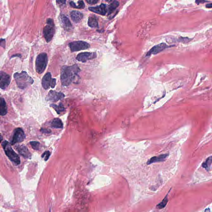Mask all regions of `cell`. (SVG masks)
Returning a JSON list of instances; mask_svg holds the SVG:
<instances>
[{
  "label": "cell",
  "mask_w": 212,
  "mask_h": 212,
  "mask_svg": "<svg viewBox=\"0 0 212 212\" xmlns=\"http://www.w3.org/2000/svg\"><path fill=\"white\" fill-rule=\"evenodd\" d=\"M56 85V79L55 78H52V83H51L50 87L52 88H54Z\"/></svg>",
  "instance_id": "obj_29"
},
{
  "label": "cell",
  "mask_w": 212,
  "mask_h": 212,
  "mask_svg": "<svg viewBox=\"0 0 212 212\" xmlns=\"http://www.w3.org/2000/svg\"><path fill=\"white\" fill-rule=\"evenodd\" d=\"M30 144H31V146L34 149L36 150H39L40 149V143L39 142L31 141L30 142Z\"/></svg>",
  "instance_id": "obj_25"
},
{
  "label": "cell",
  "mask_w": 212,
  "mask_h": 212,
  "mask_svg": "<svg viewBox=\"0 0 212 212\" xmlns=\"http://www.w3.org/2000/svg\"><path fill=\"white\" fill-rule=\"evenodd\" d=\"M3 140V137L2 136H1V135H0V143L2 141V140Z\"/></svg>",
  "instance_id": "obj_35"
},
{
  "label": "cell",
  "mask_w": 212,
  "mask_h": 212,
  "mask_svg": "<svg viewBox=\"0 0 212 212\" xmlns=\"http://www.w3.org/2000/svg\"><path fill=\"white\" fill-rule=\"evenodd\" d=\"M88 25L91 28H97L98 27V23L97 18L95 16L89 17Z\"/></svg>",
  "instance_id": "obj_21"
},
{
  "label": "cell",
  "mask_w": 212,
  "mask_h": 212,
  "mask_svg": "<svg viewBox=\"0 0 212 212\" xmlns=\"http://www.w3.org/2000/svg\"><path fill=\"white\" fill-rule=\"evenodd\" d=\"M17 150L19 153L26 158H30L31 155L28 148L24 145H19L17 147Z\"/></svg>",
  "instance_id": "obj_15"
},
{
  "label": "cell",
  "mask_w": 212,
  "mask_h": 212,
  "mask_svg": "<svg viewBox=\"0 0 212 212\" xmlns=\"http://www.w3.org/2000/svg\"><path fill=\"white\" fill-rule=\"evenodd\" d=\"M168 194L169 192L166 195V196L164 197V198L162 201L160 203H159L157 205V208L158 209H162L164 208L166 206L168 202V199L167 198Z\"/></svg>",
  "instance_id": "obj_24"
},
{
  "label": "cell",
  "mask_w": 212,
  "mask_h": 212,
  "mask_svg": "<svg viewBox=\"0 0 212 212\" xmlns=\"http://www.w3.org/2000/svg\"><path fill=\"white\" fill-rule=\"evenodd\" d=\"M57 2L59 4H66V0H57Z\"/></svg>",
  "instance_id": "obj_31"
},
{
  "label": "cell",
  "mask_w": 212,
  "mask_h": 212,
  "mask_svg": "<svg viewBox=\"0 0 212 212\" xmlns=\"http://www.w3.org/2000/svg\"><path fill=\"white\" fill-rule=\"evenodd\" d=\"M50 106L54 108L57 113L59 114H60L61 112L65 111V107H64V105L62 103H60L58 105L54 104H51Z\"/></svg>",
  "instance_id": "obj_23"
},
{
  "label": "cell",
  "mask_w": 212,
  "mask_h": 212,
  "mask_svg": "<svg viewBox=\"0 0 212 212\" xmlns=\"http://www.w3.org/2000/svg\"><path fill=\"white\" fill-rule=\"evenodd\" d=\"M208 2V1H206V0H196V3L197 4H203V3Z\"/></svg>",
  "instance_id": "obj_30"
},
{
  "label": "cell",
  "mask_w": 212,
  "mask_h": 212,
  "mask_svg": "<svg viewBox=\"0 0 212 212\" xmlns=\"http://www.w3.org/2000/svg\"><path fill=\"white\" fill-rule=\"evenodd\" d=\"M2 145L5 152V153L9 158L10 160L14 163L16 165H18L21 163V160L19 156L13 150L11 147L10 146L9 142L5 140L2 143Z\"/></svg>",
  "instance_id": "obj_3"
},
{
  "label": "cell",
  "mask_w": 212,
  "mask_h": 212,
  "mask_svg": "<svg viewBox=\"0 0 212 212\" xmlns=\"http://www.w3.org/2000/svg\"><path fill=\"white\" fill-rule=\"evenodd\" d=\"M169 156V154H161L160 155L157 156H154L150 159L147 162V164L149 165V164H152L154 163L157 162H162L166 160Z\"/></svg>",
  "instance_id": "obj_13"
},
{
  "label": "cell",
  "mask_w": 212,
  "mask_h": 212,
  "mask_svg": "<svg viewBox=\"0 0 212 212\" xmlns=\"http://www.w3.org/2000/svg\"><path fill=\"white\" fill-rule=\"evenodd\" d=\"M89 9L91 11L102 15V16H104L106 15V5L103 4H101L99 6L89 8Z\"/></svg>",
  "instance_id": "obj_14"
},
{
  "label": "cell",
  "mask_w": 212,
  "mask_h": 212,
  "mask_svg": "<svg viewBox=\"0 0 212 212\" xmlns=\"http://www.w3.org/2000/svg\"><path fill=\"white\" fill-rule=\"evenodd\" d=\"M71 16L73 21L78 23L81 21L83 19V15L80 12L74 11L71 12Z\"/></svg>",
  "instance_id": "obj_16"
},
{
  "label": "cell",
  "mask_w": 212,
  "mask_h": 212,
  "mask_svg": "<svg viewBox=\"0 0 212 212\" xmlns=\"http://www.w3.org/2000/svg\"><path fill=\"white\" fill-rule=\"evenodd\" d=\"M51 153L49 151H47L45 152L43 154L42 157L43 158H44L45 160L47 161L48 160V159L50 157Z\"/></svg>",
  "instance_id": "obj_26"
},
{
  "label": "cell",
  "mask_w": 212,
  "mask_h": 212,
  "mask_svg": "<svg viewBox=\"0 0 212 212\" xmlns=\"http://www.w3.org/2000/svg\"><path fill=\"white\" fill-rule=\"evenodd\" d=\"M0 46L5 48L6 47V41L4 39H0Z\"/></svg>",
  "instance_id": "obj_27"
},
{
  "label": "cell",
  "mask_w": 212,
  "mask_h": 212,
  "mask_svg": "<svg viewBox=\"0 0 212 212\" xmlns=\"http://www.w3.org/2000/svg\"><path fill=\"white\" fill-rule=\"evenodd\" d=\"M52 74L50 72H48L44 76L42 79V86L45 90L49 89L51 86L52 81Z\"/></svg>",
  "instance_id": "obj_12"
},
{
  "label": "cell",
  "mask_w": 212,
  "mask_h": 212,
  "mask_svg": "<svg viewBox=\"0 0 212 212\" xmlns=\"http://www.w3.org/2000/svg\"><path fill=\"white\" fill-rule=\"evenodd\" d=\"M48 61V57L46 53H41L38 55L36 59L35 67L36 71L39 74H42L45 71Z\"/></svg>",
  "instance_id": "obj_4"
},
{
  "label": "cell",
  "mask_w": 212,
  "mask_h": 212,
  "mask_svg": "<svg viewBox=\"0 0 212 212\" xmlns=\"http://www.w3.org/2000/svg\"><path fill=\"white\" fill-rule=\"evenodd\" d=\"M68 46L72 52L87 50L90 47V45L88 43L82 41L71 42L68 44Z\"/></svg>",
  "instance_id": "obj_6"
},
{
  "label": "cell",
  "mask_w": 212,
  "mask_h": 212,
  "mask_svg": "<svg viewBox=\"0 0 212 212\" xmlns=\"http://www.w3.org/2000/svg\"><path fill=\"white\" fill-rule=\"evenodd\" d=\"M105 1H106V2H110L112 1L113 0H105Z\"/></svg>",
  "instance_id": "obj_36"
},
{
  "label": "cell",
  "mask_w": 212,
  "mask_h": 212,
  "mask_svg": "<svg viewBox=\"0 0 212 212\" xmlns=\"http://www.w3.org/2000/svg\"><path fill=\"white\" fill-rule=\"evenodd\" d=\"M119 3L118 1H113V2L108 6V9H107L108 10L107 11L108 15H110L111 13H113L114 10L116 9V8L119 6Z\"/></svg>",
  "instance_id": "obj_22"
},
{
  "label": "cell",
  "mask_w": 212,
  "mask_h": 212,
  "mask_svg": "<svg viewBox=\"0 0 212 212\" xmlns=\"http://www.w3.org/2000/svg\"><path fill=\"white\" fill-rule=\"evenodd\" d=\"M206 7L208 8V9H211L212 7V4L211 3L207 4L206 5Z\"/></svg>",
  "instance_id": "obj_33"
},
{
  "label": "cell",
  "mask_w": 212,
  "mask_h": 212,
  "mask_svg": "<svg viewBox=\"0 0 212 212\" xmlns=\"http://www.w3.org/2000/svg\"><path fill=\"white\" fill-rule=\"evenodd\" d=\"M97 57L95 52H82L78 54L76 57V60L82 63H85L91 59H95Z\"/></svg>",
  "instance_id": "obj_7"
},
{
  "label": "cell",
  "mask_w": 212,
  "mask_h": 212,
  "mask_svg": "<svg viewBox=\"0 0 212 212\" xmlns=\"http://www.w3.org/2000/svg\"><path fill=\"white\" fill-rule=\"evenodd\" d=\"M47 25L43 29V34L46 41L49 43L54 35V24L53 20L51 19H47Z\"/></svg>",
  "instance_id": "obj_5"
},
{
  "label": "cell",
  "mask_w": 212,
  "mask_h": 212,
  "mask_svg": "<svg viewBox=\"0 0 212 212\" xmlns=\"http://www.w3.org/2000/svg\"><path fill=\"white\" fill-rule=\"evenodd\" d=\"M65 97V94L62 92H57L53 90H50L46 97L47 101H59Z\"/></svg>",
  "instance_id": "obj_10"
},
{
  "label": "cell",
  "mask_w": 212,
  "mask_h": 212,
  "mask_svg": "<svg viewBox=\"0 0 212 212\" xmlns=\"http://www.w3.org/2000/svg\"><path fill=\"white\" fill-rule=\"evenodd\" d=\"M14 77L18 87L21 89L26 88L28 85H32L34 83L33 78L30 77L26 71L16 73L14 75Z\"/></svg>",
  "instance_id": "obj_2"
},
{
  "label": "cell",
  "mask_w": 212,
  "mask_h": 212,
  "mask_svg": "<svg viewBox=\"0 0 212 212\" xmlns=\"http://www.w3.org/2000/svg\"><path fill=\"white\" fill-rule=\"evenodd\" d=\"M80 71V68L76 64L71 66H63L61 72V81L62 86L67 87L70 85Z\"/></svg>",
  "instance_id": "obj_1"
},
{
  "label": "cell",
  "mask_w": 212,
  "mask_h": 212,
  "mask_svg": "<svg viewBox=\"0 0 212 212\" xmlns=\"http://www.w3.org/2000/svg\"><path fill=\"white\" fill-rule=\"evenodd\" d=\"M212 162V156H211L208 157L206 160L202 164V167L205 169L207 171H209L211 170V168Z\"/></svg>",
  "instance_id": "obj_20"
},
{
  "label": "cell",
  "mask_w": 212,
  "mask_h": 212,
  "mask_svg": "<svg viewBox=\"0 0 212 212\" xmlns=\"http://www.w3.org/2000/svg\"><path fill=\"white\" fill-rule=\"evenodd\" d=\"M87 2L90 4H95L98 2L99 0H86Z\"/></svg>",
  "instance_id": "obj_28"
},
{
  "label": "cell",
  "mask_w": 212,
  "mask_h": 212,
  "mask_svg": "<svg viewBox=\"0 0 212 212\" xmlns=\"http://www.w3.org/2000/svg\"><path fill=\"white\" fill-rule=\"evenodd\" d=\"M25 137L26 136L23 130L20 128H16L14 131L12 144H14L17 143L21 142L23 141Z\"/></svg>",
  "instance_id": "obj_8"
},
{
  "label": "cell",
  "mask_w": 212,
  "mask_h": 212,
  "mask_svg": "<svg viewBox=\"0 0 212 212\" xmlns=\"http://www.w3.org/2000/svg\"><path fill=\"white\" fill-rule=\"evenodd\" d=\"M51 127L55 128H62L63 127V123L62 121L59 118H55L51 121Z\"/></svg>",
  "instance_id": "obj_19"
},
{
  "label": "cell",
  "mask_w": 212,
  "mask_h": 212,
  "mask_svg": "<svg viewBox=\"0 0 212 212\" xmlns=\"http://www.w3.org/2000/svg\"><path fill=\"white\" fill-rule=\"evenodd\" d=\"M169 46H167L165 43H162L154 46L147 53L146 56H150L152 54H156L163 51L164 50L168 48Z\"/></svg>",
  "instance_id": "obj_11"
},
{
  "label": "cell",
  "mask_w": 212,
  "mask_h": 212,
  "mask_svg": "<svg viewBox=\"0 0 212 212\" xmlns=\"http://www.w3.org/2000/svg\"><path fill=\"white\" fill-rule=\"evenodd\" d=\"M15 56H16V57H21V54H16V55H15H15H13V56H12V57H11V58H12V57H15Z\"/></svg>",
  "instance_id": "obj_34"
},
{
  "label": "cell",
  "mask_w": 212,
  "mask_h": 212,
  "mask_svg": "<svg viewBox=\"0 0 212 212\" xmlns=\"http://www.w3.org/2000/svg\"><path fill=\"white\" fill-rule=\"evenodd\" d=\"M11 82V77L9 74L3 71L0 72V88L5 90Z\"/></svg>",
  "instance_id": "obj_9"
},
{
  "label": "cell",
  "mask_w": 212,
  "mask_h": 212,
  "mask_svg": "<svg viewBox=\"0 0 212 212\" xmlns=\"http://www.w3.org/2000/svg\"><path fill=\"white\" fill-rule=\"evenodd\" d=\"M59 19L62 26L64 28H70L72 27L71 22L70 21L69 19L64 15H61L59 16Z\"/></svg>",
  "instance_id": "obj_17"
},
{
  "label": "cell",
  "mask_w": 212,
  "mask_h": 212,
  "mask_svg": "<svg viewBox=\"0 0 212 212\" xmlns=\"http://www.w3.org/2000/svg\"><path fill=\"white\" fill-rule=\"evenodd\" d=\"M8 112V108L4 99L0 98V115L4 116Z\"/></svg>",
  "instance_id": "obj_18"
},
{
  "label": "cell",
  "mask_w": 212,
  "mask_h": 212,
  "mask_svg": "<svg viewBox=\"0 0 212 212\" xmlns=\"http://www.w3.org/2000/svg\"><path fill=\"white\" fill-rule=\"evenodd\" d=\"M41 131L43 133H50L51 131L47 129H42L41 130Z\"/></svg>",
  "instance_id": "obj_32"
}]
</instances>
